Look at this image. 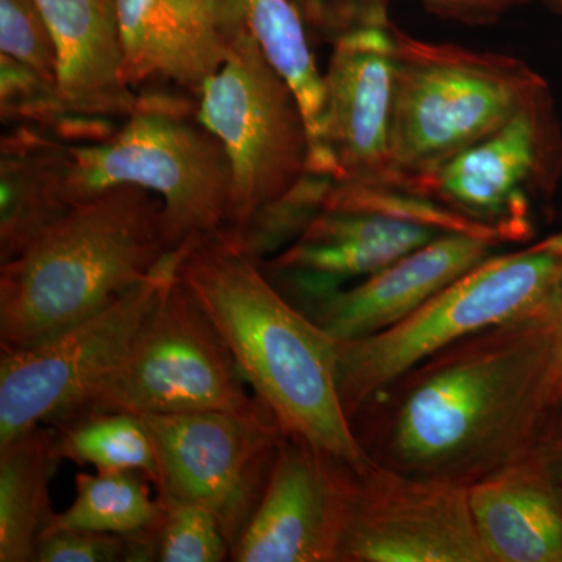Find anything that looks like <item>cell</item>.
Segmentation results:
<instances>
[{"instance_id":"30bf717a","label":"cell","mask_w":562,"mask_h":562,"mask_svg":"<svg viewBox=\"0 0 562 562\" xmlns=\"http://www.w3.org/2000/svg\"><path fill=\"white\" fill-rule=\"evenodd\" d=\"M160 503H194L220 520L232 550L257 512L284 431L272 413L144 414ZM232 557V554H231Z\"/></svg>"},{"instance_id":"f1b7e54d","label":"cell","mask_w":562,"mask_h":562,"mask_svg":"<svg viewBox=\"0 0 562 562\" xmlns=\"http://www.w3.org/2000/svg\"><path fill=\"white\" fill-rule=\"evenodd\" d=\"M391 0H373L380 10L386 11ZM431 13L469 25L492 24L505 11L527 0H422Z\"/></svg>"},{"instance_id":"d4e9b609","label":"cell","mask_w":562,"mask_h":562,"mask_svg":"<svg viewBox=\"0 0 562 562\" xmlns=\"http://www.w3.org/2000/svg\"><path fill=\"white\" fill-rule=\"evenodd\" d=\"M155 525V561L222 562L231 560L232 547L220 520L194 503H160Z\"/></svg>"},{"instance_id":"484cf974","label":"cell","mask_w":562,"mask_h":562,"mask_svg":"<svg viewBox=\"0 0 562 562\" xmlns=\"http://www.w3.org/2000/svg\"><path fill=\"white\" fill-rule=\"evenodd\" d=\"M124 561H155L154 525L131 535L50 527L36 550V562Z\"/></svg>"},{"instance_id":"9c48e42d","label":"cell","mask_w":562,"mask_h":562,"mask_svg":"<svg viewBox=\"0 0 562 562\" xmlns=\"http://www.w3.org/2000/svg\"><path fill=\"white\" fill-rule=\"evenodd\" d=\"M181 249L101 312L43 341L0 355V446L54 425L87 401L124 360L140 325L172 279Z\"/></svg>"},{"instance_id":"7a4b0ae2","label":"cell","mask_w":562,"mask_h":562,"mask_svg":"<svg viewBox=\"0 0 562 562\" xmlns=\"http://www.w3.org/2000/svg\"><path fill=\"white\" fill-rule=\"evenodd\" d=\"M177 277L209 314L244 380L286 435L364 460L338 390L336 341L224 232L181 247Z\"/></svg>"},{"instance_id":"ba28073f","label":"cell","mask_w":562,"mask_h":562,"mask_svg":"<svg viewBox=\"0 0 562 562\" xmlns=\"http://www.w3.org/2000/svg\"><path fill=\"white\" fill-rule=\"evenodd\" d=\"M116 412L258 416L271 409L250 390L227 344L176 271L124 360L66 419Z\"/></svg>"},{"instance_id":"f546056e","label":"cell","mask_w":562,"mask_h":562,"mask_svg":"<svg viewBox=\"0 0 562 562\" xmlns=\"http://www.w3.org/2000/svg\"><path fill=\"white\" fill-rule=\"evenodd\" d=\"M552 330V390L554 405L562 402V280L549 301Z\"/></svg>"},{"instance_id":"83f0119b","label":"cell","mask_w":562,"mask_h":562,"mask_svg":"<svg viewBox=\"0 0 562 562\" xmlns=\"http://www.w3.org/2000/svg\"><path fill=\"white\" fill-rule=\"evenodd\" d=\"M297 7L305 25L319 38L333 43L344 33L362 25H386V11L373 0H291Z\"/></svg>"},{"instance_id":"44dd1931","label":"cell","mask_w":562,"mask_h":562,"mask_svg":"<svg viewBox=\"0 0 562 562\" xmlns=\"http://www.w3.org/2000/svg\"><path fill=\"white\" fill-rule=\"evenodd\" d=\"M222 33L244 29L291 85L308 127L310 172L328 177L324 155V76L317 70L297 7L291 0H213ZM333 180V179H331Z\"/></svg>"},{"instance_id":"3957f363","label":"cell","mask_w":562,"mask_h":562,"mask_svg":"<svg viewBox=\"0 0 562 562\" xmlns=\"http://www.w3.org/2000/svg\"><path fill=\"white\" fill-rule=\"evenodd\" d=\"M171 251L154 192L120 184L76 203L0 265V349L33 346L101 312Z\"/></svg>"},{"instance_id":"4316f807","label":"cell","mask_w":562,"mask_h":562,"mask_svg":"<svg viewBox=\"0 0 562 562\" xmlns=\"http://www.w3.org/2000/svg\"><path fill=\"white\" fill-rule=\"evenodd\" d=\"M0 54L57 85V49L36 0H0Z\"/></svg>"},{"instance_id":"7402d4cb","label":"cell","mask_w":562,"mask_h":562,"mask_svg":"<svg viewBox=\"0 0 562 562\" xmlns=\"http://www.w3.org/2000/svg\"><path fill=\"white\" fill-rule=\"evenodd\" d=\"M61 461L54 427L38 425L0 446V562H36L41 536L57 517L49 490Z\"/></svg>"},{"instance_id":"5b68a950","label":"cell","mask_w":562,"mask_h":562,"mask_svg":"<svg viewBox=\"0 0 562 562\" xmlns=\"http://www.w3.org/2000/svg\"><path fill=\"white\" fill-rule=\"evenodd\" d=\"M390 29L395 41L394 190L490 136L547 83L519 58L425 43L392 22Z\"/></svg>"},{"instance_id":"ffe728a7","label":"cell","mask_w":562,"mask_h":562,"mask_svg":"<svg viewBox=\"0 0 562 562\" xmlns=\"http://www.w3.org/2000/svg\"><path fill=\"white\" fill-rule=\"evenodd\" d=\"M68 143L18 124L0 143V265L13 260L70 209Z\"/></svg>"},{"instance_id":"4fadbf2b","label":"cell","mask_w":562,"mask_h":562,"mask_svg":"<svg viewBox=\"0 0 562 562\" xmlns=\"http://www.w3.org/2000/svg\"><path fill=\"white\" fill-rule=\"evenodd\" d=\"M390 22L362 25L331 43L324 74V155L335 183L392 190L397 184L391 151L395 41Z\"/></svg>"},{"instance_id":"9a60e30c","label":"cell","mask_w":562,"mask_h":562,"mask_svg":"<svg viewBox=\"0 0 562 562\" xmlns=\"http://www.w3.org/2000/svg\"><path fill=\"white\" fill-rule=\"evenodd\" d=\"M446 235L366 211L321 210L302 235L261 262L276 288L306 312L355 279H368L392 262Z\"/></svg>"},{"instance_id":"e0dca14e","label":"cell","mask_w":562,"mask_h":562,"mask_svg":"<svg viewBox=\"0 0 562 562\" xmlns=\"http://www.w3.org/2000/svg\"><path fill=\"white\" fill-rule=\"evenodd\" d=\"M125 80L201 94L227 58L213 0H116Z\"/></svg>"},{"instance_id":"52a82bcc","label":"cell","mask_w":562,"mask_h":562,"mask_svg":"<svg viewBox=\"0 0 562 562\" xmlns=\"http://www.w3.org/2000/svg\"><path fill=\"white\" fill-rule=\"evenodd\" d=\"M225 36L227 58L203 85L198 121L227 150L232 187L224 231L236 235L312 176V147L297 95L260 44L244 29Z\"/></svg>"},{"instance_id":"6da1fadb","label":"cell","mask_w":562,"mask_h":562,"mask_svg":"<svg viewBox=\"0 0 562 562\" xmlns=\"http://www.w3.org/2000/svg\"><path fill=\"white\" fill-rule=\"evenodd\" d=\"M554 408L547 302L435 351L350 424L375 464L469 487L530 454Z\"/></svg>"},{"instance_id":"603a6c76","label":"cell","mask_w":562,"mask_h":562,"mask_svg":"<svg viewBox=\"0 0 562 562\" xmlns=\"http://www.w3.org/2000/svg\"><path fill=\"white\" fill-rule=\"evenodd\" d=\"M63 461L92 465L95 471H135L157 484L154 441L140 416L132 413H91L52 425Z\"/></svg>"},{"instance_id":"cb8c5ba5","label":"cell","mask_w":562,"mask_h":562,"mask_svg":"<svg viewBox=\"0 0 562 562\" xmlns=\"http://www.w3.org/2000/svg\"><path fill=\"white\" fill-rule=\"evenodd\" d=\"M150 486L154 484L140 472H79L72 505L57 513L50 527L114 535L146 530L162 513L158 498H151Z\"/></svg>"},{"instance_id":"ac0fdd59","label":"cell","mask_w":562,"mask_h":562,"mask_svg":"<svg viewBox=\"0 0 562 562\" xmlns=\"http://www.w3.org/2000/svg\"><path fill=\"white\" fill-rule=\"evenodd\" d=\"M57 49V88L66 109L101 120H127L140 92L125 80L116 0H36Z\"/></svg>"},{"instance_id":"5bb4252c","label":"cell","mask_w":562,"mask_h":562,"mask_svg":"<svg viewBox=\"0 0 562 562\" xmlns=\"http://www.w3.org/2000/svg\"><path fill=\"white\" fill-rule=\"evenodd\" d=\"M341 458L284 432L268 486L235 562H336L342 524Z\"/></svg>"},{"instance_id":"2e32d148","label":"cell","mask_w":562,"mask_h":562,"mask_svg":"<svg viewBox=\"0 0 562 562\" xmlns=\"http://www.w3.org/2000/svg\"><path fill=\"white\" fill-rule=\"evenodd\" d=\"M498 247L490 239L446 233L357 286L325 295L305 313L335 341L364 338L405 319Z\"/></svg>"},{"instance_id":"8992f818","label":"cell","mask_w":562,"mask_h":562,"mask_svg":"<svg viewBox=\"0 0 562 562\" xmlns=\"http://www.w3.org/2000/svg\"><path fill=\"white\" fill-rule=\"evenodd\" d=\"M561 280L562 233L527 249L491 255L386 330L336 341L338 390L347 417L435 351L541 308Z\"/></svg>"},{"instance_id":"4dcf8cb0","label":"cell","mask_w":562,"mask_h":562,"mask_svg":"<svg viewBox=\"0 0 562 562\" xmlns=\"http://www.w3.org/2000/svg\"><path fill=\"white\" fill-rule=\"evenodd\" d=\"M549 5H552L553 9L562 11V0H546Z\"/></svg>"},{"instance_id":"1f68e13d","label":"cell","mask_w":562,"mask_h":562,"mask_svg":"<svg viewBox=\"0 0 562 562\" xmlns=\"http://www.w3.org/2000/svg\"><path fill=\"white\" fill-rule=\"evenodd\" d=\"M205 2H211V0H205Z\"/></svg>"},{"instance_id":"7c38bea8","label":"cell","mask_w":562,"mask_h":562,"mask_svg":"<svg viewBox=\"0 0 562 562\" xmlns=\"http://www.w3.org/2000/svg\"><path fill=\"white\" fill-rule=\"evenodd\" d=\"M561 176L562 133L543 83L501 128L401 190L525 243L535 235L532 203L552 198Z\"/></svg>"},{"instance_id":"277c9868","label":"cell","mask_w":562,"mask_h":562,"mask_svg":"<svg viewBox=\"0 0 562 562\" xmlns=\"http://www.w3.org/2000/svg\"><path fill=\"white\" fill-rule=\"evenodd\" d=\"M140 106L109 139L68 143L70 205L109 188L133 184L162 201L168 241L179 250L191 239L224 231L232 168L224 144L198 121V99L187 92H140Z\"/></svg>"},{"instance_id":"d6986e66","label":"cell","mask_w":562,"mask_h":562,"mask_svg":"<svg viewBox=\"0 0 562 562\" xmlns=\"http://www.w3.org/2000/svg\"><path fill=\"white\" fill-rule=\"evenodd\" d=\"M491 562H562V491L535 450L469 486Z\"/></svg>"},{"instance_id":"8fae6325","label":"cell","mask_w":562,"mask_h":562,"mask_svg":"<svg viewBox=\"0 0 562 562\" xmlns=\"http://www.w3.org/2000/svg\"><path fill=\"white\" fill-rule=\"evenodd\" d=\"M342 524L336 562H491L469 487L341 462Z\"/></svg>"}]
</instances>
